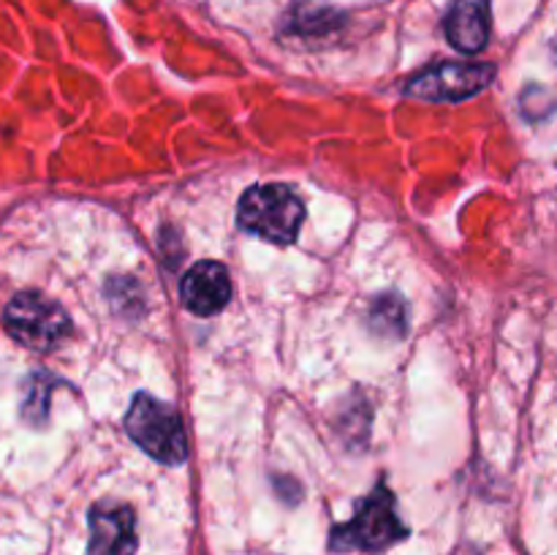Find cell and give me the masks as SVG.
<instances>
[{"label": "cell", "mask_w": 557, "mask_h": 555, "mask_svg": "<svg viewBox=\"0 0 557 555\" xmlns=\"http://www.w3.org/2000/svg\"><path fill=\"white\" fill-rule=\"evenodd\" d=\"M408 536V528L397 517L395 495L389 488L379 484L375 493L359 506L354 520L335 526L330 536V547L335 553H351V550H364V553H381L392 544L403 542Z\"/></svg>", "instance_id": "1"}, {"label": "cell", "mask_w": 557, "mask_h": 555, "mask_svg": "<svg viewBox=\"0 0 557 555\" xmlns=\"http://www.w3.org/2000/svg\"><path fill=\"white\" fill-rule=\"evenodd\" d=\"M305 218V205L288 185H256L239 199L237 221L245 232H253L272 243H294Z\"/></svg>", "instance_id": "2"}, {"label": "cell", "mask_w": 557, "mask_h": 555, "mask_svg": "<svg viewBox=\"0 0 557 555\" xmlns=\"http://www.w3.org/2000/svg\"><path fill=\"white\" fill-rule=\"evenodd\" d=\"M125 428L147 455L166 466H177L188 457V439H185L180 414L147 392H139L134 397L128 417H125Z\"/></svg>", "instance_id": "3"}, {"label": "cell", "mask_w": 557, "mask_h": 555, "mask_svg": "<svg viewBox=\"0 0 557 555\" xmlns=\"http://www.w3.org/2000/svg\"><path fill=\"white\" fill-rule=\"evenodd\" d=\"M3 321L9 335L33 351H52L71 332L69 313L38 292H20L9 299Z\"/></svg>", "instance_id": "4"}, {"label": "cell", "mask_w": 557, "mask_h": 555, "mask_svg": "<svg viewBox=\"0 0 557 555\" xmlns=\"http://www.w3.org/2000/svg\"><path fill=\"white\" fill-rule=\"evenodd\" d=\"M493 76L495 65L490 63H441L413 76L406 87V96L433 103L462 101L482 92Z\"/></svg>", "instance_id": "5"}, {"label": "cell", "mask_w": 557, "mask_h": 555, "mask_svg": "<svg viewBox=\"0 0 557 555\" xmlns=\"http://www.w3.org/2000/svg\"><path fill=\"white\" fill-rule=\"evenodd\" d=\"M136 517L125 504L103 501L90 509V542L87 555H134Z\"/></svg>", "instance_id": "6"}, {"label": "cell", "mask_w": 557, "mask_h": 555, "mask_svg": "<svg viewBox=\"0 0 557 555\" xmlns=\"http://www.w3.org/2000/svg\"><path fill=\"white\" fill-rule=\"evenodd\" d=\"M232 299V281L218 261H199L183 278V303L196 316H215Z\"/></svg>", "instance_id": "7"}, {"label": "cell", "mask_w": 557, "mask_h": 555, "mask_svg": "<svg viewBox=\"0 0 557 555\" xmlns=\"http://www.w3.org/2000/svg\"><path fill=\"white\" fill-rule=\"evenodd\" d=\"M446 36L460 52H479L490 36L487 0H455L446 16Z\"/></svg>", "instance_id": "8"}, {"label": "cell", "mask_w": 557, "mask_h": 555, "mask_svg": "<svg viewBox=\"0 0 557 555\" xmlns=\"http://www.w3.org/2000/svg\"><path fill=\"white\" fill-rule=\"evenodd\" d=\"M370 326L379 330L381 335L400 337L406 332V305L397 294H386V297H379L370 308Z\"/></svg>", "instance_id": "9"}]
</instances>
